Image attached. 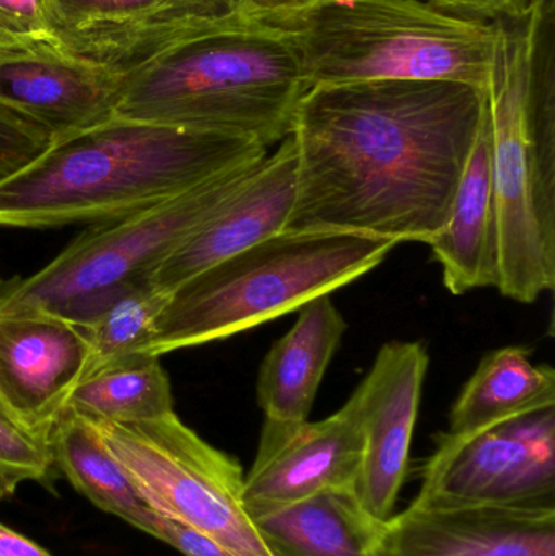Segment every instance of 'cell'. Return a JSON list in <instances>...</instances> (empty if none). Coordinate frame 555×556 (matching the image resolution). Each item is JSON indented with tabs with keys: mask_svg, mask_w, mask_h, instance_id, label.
Returning a JSON list of instances; mask_svg holds the SVG:
<instances>
[{
	"mask_svg": "<svg viewBox=\"0 0 555 556\" xmlns=\"http://www.w3.org/2000/svg\"><path fill=\"white\" fill-rule=\"evenodd\" d=\"M263 160L227 169L168 201L91 225L48 266L5 285L0 313L46 311L87 326L127 287L152 276L243 188Z\"/></svg>",
	"mask_w": 555,
	"mask_h": 556,
	"instance_id": "obj_7",
	"label": "cell"
},
{
	"mask_svg": "<svg viewBox=\"0 0 555 556\" xmlns=\"http://www.w3.org/2000/svg\"><path fill=\"white\" fill-rule=\"evenodd\" d=\"M449 15L471 22L517 23L530 18L540 0H426Z\"/></svg>",
	"mask_w": 555,
	"mask_h": 556,
	"instance_id": "obj_26",
	"label": "cell"
},
{
	"mask_svg": "<svg viewBox=\"0 0 555 556\" xmlns=\"http://www.w3.org/2000/svg\"><path fill=\"white\" fill-rule=\"evenodd\" d=\"M364 454L361 408L352 394L325 420L263 425L244 503L253 518L321 493L354 490Z\"/></svg>",
	"mask_w": 555,
	"mask_h": 556,
	"instance_id": "obj_12",
	"label": "cell"
},
{
	"mask_svg": "<svg viewBox=\"0 0 555 556\" xmlns=\"http://www.w3.org/2000/svg\"><path fill=\"white\" fill-rule=\"evenodd\" d=\"M414 503L429 508H555V407L463 438L437 437Z\"/></svg>",
	"mask_w": 555,
	"mask_h": 556,
	"instance_id": "obj_9",
	"label": "cell"
},
{
	"mask_svg": "<svg viewBox=\"0 0 555 556\" xmlns=\"http://www.w3.org/2000/svg\"><path fill=\"white\" fill-rule=\"evenodd\" d=\"M555 407V371L534 365L527 346L488 353L459 392L446 437L463 438L502 421Z\"/></svg>",
	"mask_w": 555,
	"mask_h": 556,
	"instance_id": "obj_19",
	"label": "cell"
},
{
	"mask_svg": "<svg viewBox=\"0 0 555 556\" xmlns=\"http://www.w3.org/2000/svg\"><path fill=\"white\" fill-rule=\"evenodd\" d=\"M396 247L345 231H280L173 290L142 353L204 345L299 311L377 269Z\"/></svg>",
	"mask_w": 555,
	"mask_h": 556,
	"instance_id": "obj_5",
	"label": "cell"
},
{
	"mask_svg": "<svg viewBox=\"0 0 555 556\" xmlns=\"http://www.w3.org/2000/svg\"><path fill=\"white\" fill-rule=\"evenodd\" d=\"M295 185V142L287 136L264 156L243 188L155 267L152 283L172 293L202 270L286 230Z\"/></svg>",
	"mask_w": 555,
	"mask_h": 556,
	"instance_id": "obj_16",
	"label": "cell"
},
{
	"mask_svg": "<svg viewBox=\"0 0 555 556\" xmlns=\"http://www.w3.org/2000/svg\"><path fill=\"white\" fill-rule=\"evenodd\" d=\"M429 353L422 342H390L352 394L361 408L364 454L355 496L378 525L394 515L409 470Z\"/></svg>",
	"mask_w": 555,
	"mask_h": 556,
	"instance_id": "obj_11",
	"label": "cell"
},
{
	"mask_svg": "<svg viewBox=\"0 0 555 556\" xmlns=\"http://www.w3.org/2000/svg\"><path fill=\"white\" fill-rule=\"evenodd\" d=\"M67 407L91 421L142 424L173 414L172 384L160 356L133 353L85 376Z\"/></svg>",
	"mask_w": 555,
	"mask_h": 556,
	"instance_id": "obj_22",
	"label": "cell"
},
{
	"mask_svg": "<svg viewBox=\"0 0 555 556\" xmlns=\"http://www.w3.org/2000/svg\"><path fill=\"white\" fill-rule=\"evenodd\" d=\"M0 415H3V417L9 418V420L12 421V418L7 414L5 407H3L2 401H0Z\"/></svg>",
	"mask_w": 555,
	"mask_h": 556,
	"instance_id": "obj_31",
	"label": "cell"
},
{
	"mask_svg": "<svg viewBox=\"0 0 555 556\" xmlns=\"http://www.w3.org/2000/svg\"><path fill=\"white\" fill-rule=\"evenodd\" d=\"M323 2L325 0H238V15L248 22L273 25Z\"/></svg>",
	"mask_w": 555,
	"mask_h": 556,
	"instance_id": "obj_28",
	"label": "cell"
},
{
	"mask_svg": "<svg viewBox=\"0 0 555 556\" xmlns=\"http://www.w3.org/2000/svg\"><path fill=\"white\" fill-rule=\"evenodd\" d=\"M0 556H52L25 535L0 522Z\"/></svg>",
	"mask_w": 555,
	"mask_h": 556,
	"instance_id": "obj_29",
	"label": "cell"
},
{
	"mask_svg": "<svg viewBox=\"0 0 555 556\" xmlns=\"http://www.w3.org/2000/svg\"><path fill=\"white\" fill-rule=\"evenodd\" d=\"M3 290H5V285H3V281L0 280V300H2Z\"/></svg>",
	"mask_w": 555,
	"mask_h": 556,
	"instance_id": "obj_32",
	"label": "cell"
},
{
	"mask_svg": "<svg viewBox=\"0 0 555 556\" xmlns=\"http://www.w3.org/2000/svg\"><path fill=\"white\" fill-rule=\"evenodd\" d=\"M51 140L38 124L0 106V182L38 159Z\"/></svg>",
	"mask_w": 555,
	"mask_h": 556,
	"instance_id": "obj_25",
	"label": "cell"
},
{
	"mask_svg": "<svg viewBox=\"0 0 555 556\" xmlns=\"http://www.w3.org/2000/svg\"><path fill=\"white\" fill-rule=\"evenodd\" d=\"M123 72L49 42L0 49V106L38 124L52 140L113 116Z\"/></svg>",
	"mask_w": 555,
	"mask_h": 556,
	"instance_id": "obj_14",
	"label": "cell"
},
{
	"mask_svg": "<svg viewBox=\"0 0 555 556\" xmlns=\"http://www.w3.org/2000/svg\"><path fill=\"white\" fill-rule=\"evenodd\" d=\"M485 113L459 81L316 85L293 117L287 231L429 244L445 227Z\"/></svg>",
	"mask_w": 555,
	"mask_h": 556,
	"instance_id": "obj_1",
	"label": "cell"
},
{
	"mask_svg": "<svg viewBox=\"0 0 555 556\" xmlns=\"http://www.w3.org/2000/svg\"><path fill=\"white\" fill-rule=\"evenodd\" d=\"M295 324L274 342L261 363L256 399L264 424L292 427L308 420L319 386L348 323L331 294L300 307Z\"/></svg>",
	"mask_w": 555,
	"mask_h": 556,
	"instance_id": "obj_17",
	"label": "cell"
},
{
	"mask_svg": "<svg viewBox=\"0 0 555 556\" xmlns=\"http://www.w3.org/2000/svg\"><path fill=\"white\" fill-rule=\"evenodd\" d=\"M308 90L287 36L235 15L124 72L111 117L230 134L270 149L292 132Z\"/></svg>",
	"mask_w": 555,
	"mask_h": 556,
	"instance_id": "obj_4",
	"label": "cell"
},
{
	"mask_svg": "<svg viewBox=\"0 0 555 556\" xmlns=\"http://www.w3.org/2000/svg\"><path fill=\"white\" fill-rule=\"evenodd\" d=\"M93 424L156 513L237 555L274 556L248 511L238 460L202 440L175 412L142 424Z\"/></svg>",
	"mask_w": 555,
	"mask_h": 556,
	"instance_id": "obj_8",
	"label": "cell"
},
{
	"mask_svg": "<svg viewBox=\"0 0 555 556\" xmlns=\"http://www.w3.org/2000/svg\"><path fill=\"white\" fill-rule=\"evenodd\" d=\"M485 84L499 214L497 290L531 304L555 285V0L494 23Z\"/></svg>",
	"mask_w": 555,
	"mask_h": 556,
	"instance_id": "obj_3",
	"label": "cell"
},
{
	"mask_svg": "<svg viewBox=\"0 0 555 556\" xmlns=\"http://www.w3.org/2000/svg\"><path fill=\"white\" fill-rule=\"evenodd\" d=\"M36 45L31 39L23 38V36L13 35L0 26V49L23 48V46Z\"/></svg>",
	"mask_w": 555,
	"mask_h": 556,
	"instance_id": "obj_30",
	"label": "cell"
},
{
	"mask_svg": "<svg viewBox=\"0 0 555 556\" xmlns=\"http://www.w3.org/2000/svg\"><path fill=\"white\" fill-rule=\"evenodd\" d=\"M310 88L381 80L459 81L485 88L497 29L426 0H325L280 20Z\"/></svg>",
	"mask_w": 555,
	"mask_h": 556,
	"instance_id": "obj_6",
	"label": "cell"
},
{
	"mask_svg": "<svg viewBox=\"0 0 555 556\" xmlns=\"http://www.w3.org/2000/svg\"><path fill=\"white\" fill-rule=\"evenodd\" d=\"M452 294L497 288L501 277L499 214L492 176L488 108L443 230L429 243Z\"/></svg>",
	"mask_w": 555,
	"mask_h": 556,
	"instance_id": "obj_18",
	"label": "cell"
},
{
	"mask_svg": "<svg viewBox=\"0 0 555 556\" xmlns=\"http://www.w3.org/2000/svg\"><path fill=\"white\" fill-rule=\"evenodd\" d=\"M253 519L274 556H375L380 528L354 490L321 493Z\"/></svg>",
	"mask_w": 555,
	"mask_h": 556,
	"instance_id": "obj_21",
	"label": "cell"
},
{
	"mask_svg": "<svg viewBox=\"0 0 555 556\" xmlns=\"http://www.w3.org/2000/svg\"><path fill=\"white\" fill-rule=\"evenodd\" d=\"M0 26L36 42H49L46 0H0Z\"/></svg>",
	"mask_w": 555,
	"mask_h": 556,
	"instance_id": "obj_27",
	"label": "cell"
},
{
	"mask_svg": "<svg viewBox=\"0 0 555 556\" xmlns=\"http://www.w3.org/2000/svg\"><path fill=\"white\" fill-rule=\"evenodd\" d=\"M52 463L101 511L152 535L159 513L140 495L97 425L65 407L49 433Z\"/></svg>",
	"mask_w": 555,
	"mask_h": 556,
	"instance_id": "obj_20",
	"label": "cell"
},
{
	"mask_svg": "<svg viewBox=\"0 0 555 556\" xmlns=\"http://www.w3.org/2000/svg\"><path fill=\"white\" fill-rule=\"evenodd\" d=\"M267 152L247 137L110 117L51 140L38 159L0 182V227L55 228L123 217Z\"/></svg>",
	"mask_w": 555,
	"mask_h": 556,
	"instance_id": "obj_2",
	"label": "cell"
},
{
	"mask_svg": "<svg viewBox=\"0 0 555 556\" xmlns=\"http://www.w3.org/2000/svg\"><path fill=\"white\" fill-rule=\"evenodd\" d=\"M375 556H555V508H429L380 525Z\"/></svg>",
	"mask_w": 555,
	"mask_h": 556,
	"instance_id": "obj_15",
	"label": "cell"
},
{
	"mask_svg": "<svg viewBox=\"0 0 555 556\" xmlns=\"http://www.w3.org/2000/svg\"><path fill=\"white\" fill-rule=\"evenodd\" d=\"M51 45L127 72L238 15V0H46Z\"/></svg>",
	"mask_w": 555,
	"mask_h": 556,
	"instance_id": "obj_10",
	"label": "cell"
},
{
	"mask_svg": "<svg viewBox=\"0 0 555 556\" xmlns=\"http://www.w3.org/2000/svg\"><path fill=\"white\" fill-rule=\"evenodd\" d=\"M87 363L84 330L64 317L0 313V401L23 430L49 440Z\"/></svg>",
	"mask_w": 555,
	"mask_h": 556,
	"instance_id": "obj_13",
	"label": "cell"
},
{
	"mask_svg": "<svg viewBox=\"0 0 555 556\" xmlns=\"http://www.w3.org/2000/svg\"><path fill=\"white\" fill-rule=\"evenodd\" d=\"M52 469L49 440L0 415V500L13 495L22 483L46 482Z\"/></svg>",
	"mask_w": 555,
	"mask_h": 556,
	"instance_id": "obj_24",
	"label": "cell"
},
{
	"mask_svg": "<svg viewBox=\"0 0 555 556\" xmlns=\"http://www.w3.org/2000/svg\"><path fill=\"white\" fill-rule=\"evenodd\" d=\"M169 294L153 285L150 277L142 278L111 300L87 326L80 327L88 343L84 378L124 356L142 353Z\"/></svg>",
	"mask_w": 555,
	"mask_h": 556,
	"instance_id": "obj_23",
	"label": "cell"
}]
</instances>
